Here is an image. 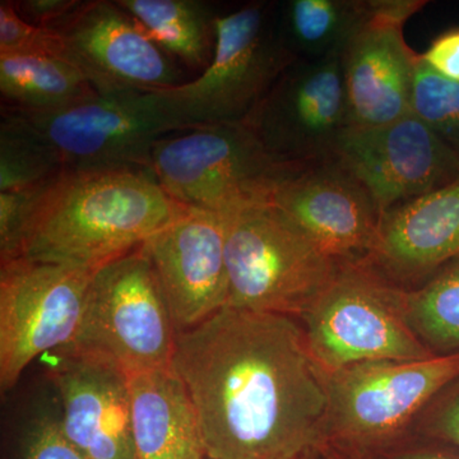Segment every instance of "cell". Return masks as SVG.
Returning a JSON list of instances; mask_svg holds the SVG:
<instances>
[{
	"label": "cell",
	"mask_w": 459,
	"mask_h": 459,
	"mask_svg": "<svg viewBox=\"0 0 459 459\" xmlns=\"http://www.w3.org/2000/svg\"><path fill=\"white\" fill-rule=\"evenodd\" d=\"M174 369L208 459H300L325 444V370L298 319L225 307L178 334Z\"/></svg>",
	"instance_id": "1"
},
{
	"label": "cell",
	"mask_w": 459,
	"mask_h": 459,
	"mask_svg": "<svg viewBox=\"0 0 459 459\" xmlns=\"http://www.w3.org/2000/svg\"><path fill=\"white\" fill-rule=\"evenodd\" d=\"M181 208L150 170H62L29 193L9 259L99 270L138 249Z\"/></svg>",
	"instance_id": "2"
},
{
	"label": "cell",
	"mask_w": 459,
	"mask_h": 459,
	"mask_svg": "<svg viewBox=\"0 0 459 459\" xmlns=\"http://www.w3.org/2000/svg\"><path fill=\"white\" fill-rule=\"evenodd\" d=\"M301 166L271 155L246 123H231L160 138L150 170L178 204L229 217L273 202L280 186Z\"/></svg>",
	"instance_id": "3"
},
{
	"label": "cell",
	"mask_w": 459,
	"mask_h": 459,
	"mask_svg": "<svg viewBox=\"0 0 459 459\" xmlns=\"http://www.w3.org/2000/svg\"><path fill=\"white\" fill-rule=\"evenodd\" d=\"M223 219L226 307L299 319L333 280L338 262L273 202Z\"/></svg>",
	"instance_id": "4"
},
{
	"label": "cell",
	"mask_w": 459,
	"mask_h": 459,
	"mask_svg": "<svg viewBox=\"0 0 459 459\" xmlns=\"http://www.w3.org/2000/svg\"><path fill=\"white\" fill-rule=\"evenodd\" d=\"M294 62L277 29V3H247L217 16L216 49L204 74L156 93L178 131L244 123Z\"/></svg>",
	"instance_id": "5"
},
{
	"label": "cell",
	"mask_w": 459,
	"mask_h": 459,
	"mask_svg": "<svg viewBox=\"0 0 459 459\" xmlns=\"http://www.w3.org/2000/svg\"><path fill=\"white\" fill-rule=\"evenodd\" d=\"M404 294L367 259L338 262L327 289L298 319L316 364L333 371L362 361L434 356L410 325Z\"/></svg>",
	"instance_id": "6"
},
{
	"label": "cell",
	"mask_w": 459,
	"mask_h": 459,
	"mask_svg": "<svg viewBox=\"0 0 459 459\" xmlns=\"http://www.w3.org/2000/svg\"><path fill=\"white\" fill-rule=\"evenodd\" d=\"M325 374V444L368 453L394 446L413 431L435 395L459 376V352L362 361Z\"/></svg>",
	"instance_id": "7"
},
{
	"label": "cell",
	"mask_w": 459,
	"mask_h": 459,
	"mask_svg": "<svg viewBox=\"0 0 459 459\" xmlns=\"http://www.w3.org/2000/svg\"><path fill=\"white\" fill-rule=\"evenodd\" d=\"M178 331L142 246L96 271L80 331L68 351L113 362L124 373L174 367Z\"/></svg>",
	"instance_id": "8"
},
{
	"label": "cell",
	"mask_w": 459,
	"mask_h": 459,
	"mask_svg": "<svg viewBox=\"0 0 459 459\" xmlns=\"http://www.w3.org/2000/svg\"><path fill=\"white\" fill-rule=\"evenodd\" d=\"M2 111L16 117L56 157L62 170H150L156 142L179 132L156 92L95 93L56 110Z\"/></svg>",
	"instance_id": "9"
},
{
	"label": "cell",
	"mask_w": 459,
	"mask_h": 459,
	"mask_svg": "<svg viewBox=\"0 0 459 459\" xmlns=\"http://www.w3.org/2000/svg\"><path fill=\"white\" fill-rule=\"evenodd\" d=\"M96 271L14 258L0 262V386L9 391L38 356L80 331Z\"/></svg>",
	"instance_id": "10"
},
{
	"label": "cell",
	"mask_w": 459,
	"mask_h": 459,
	"mask_svg": "<svg viewBox=\"0 0 459 459\" xmlns=\"http://www.w3.org/2000/svg\"><path fill=\"white\" fill-rule=\"evenodd\" d=\"M51 30L62 42V59L80 69L100 95L160 92L189 81L117 2H80Z\"/></svg>",
	"instance_id": "11"
},
{
	"label": "cell",
	"mask_w": 459,
	"mask_h": 459,
	"mask_svg": "<svg viewBox=\"0 0 459 459\" xmlns=\"http://www.w3.org/2000/svg\"><path fill=\"white\" fill-rule=\"evenodd\" d=\"M244 123L286 164L333 156L338 138L351 126L341 56L296 60Z\"/></svg>",
	"instance_id": "12"
},
{
	"label": "cell",
	"mask_w": 459,
	"mask_h": 459,
	"mask_svg": "<svg viewBox=\"0 0 459 459\" xmlns=\"http://www.w3.org/2000/svg\"><path fill=\"white\" fill-rule=\"evenodd\" d=\"M336 157L374 198L380 212L459 179V161L418 115L374 126H349Z\"/></svg>",
	"instance_id": "13"
},
{
	"label": "cell",
	"mask_w": 459,
	"mask_h": 459,
	"mask_svg": "<svg viewBox=\"0 0 459 459\" xmlns=\"http://www.w3.org/2000/svg\"><path fill=\"white\" fill-rule=\"evenodd\" d=\"M178 334L197 327L228 305L225 219L183 207L142 244Z\"/></svg>",
	"instance_id": "14"
},
{
	"label": "cell",
	"mask_w": 459,
	"mask_h": 459,
	"mask_svg": "<svg viewBox=\"0 0 459 459\" xmlns=\"http://www.w3.org/2000/svg\"><path fill=\"white\" fill-rule=\"evenodd\" d=\"M427 4L374 0L373 18L341 56L351 126H380L411 113L420 54L407 44L404 25Z\"/></svg>",
	"instance_id": "15"
},
{
	"label": "cell",
	"mask_w": 459,
	"mask_h": 459,
	"mask_svg": "<svg viewBox=\"0 0 459 459\" xmlns=\"http://www.w3.org/2000/svg\"><path fill=\"white\" fill-rule=\"evenodd\" d=\"M273 204L334 261L368 258L376 247L383 214L336 157L301 166L277 190Z\"/></svg>",
	"instance_id": "16"
},
{
	"label": "cell",
	"mask_w": 459,
	"mask_h": 459,
	"mask_svg": "<svg viewBox=\"0 0 459 459\" xmlns=\"http://www.w3.org/2000/svg\"><path fill=\"white\" fill-rule=\"evenodd\" d=\"M50 377L62 403L60 422L87 459H137L126 374L113 362L57 350Z\"/></svg>",
	"instance_id": "17"
},
{
	"label": "cell",
	"mask_w": 459,
	"mask_h": 459,
	"mask_svg": "<svg viewBox=\"0 0 459 459\" xmlns=\"http://www.w3.org/2000/svg\"><path fill=\"white\" fill-rule=\"evenodd\" d=\"M367 262L402 289H415L459 259V179L386 211Z\"/></svg>",
	"instance_id": "18"
},
{
	"label": "cell",
	"mask_w": 459,
	"mask_h": 459,
	"mask_svg": "<svg viewBox=\"0 0 459 459\" xmlns=\"http://www.w3.org/2000/svg\"><path fill=\"white\" fill-rule=\"evenodd\" d=\"M126 379L137 459H204L197 412L174 367Z\"/></svg>",
	"instance_id": "19"
},
{
	"label": "cell",
	"mask_w": 459,
	"mask_h": 459,
	"mask_svg": "<svg viewBox=\"0 0 459 459\" xmlns=\"http://www.w3.org/2000/svg\"><path fill=\"white\" fill-rule=\"evenodd\" d=\"M374 16V0H287L277 3V29L299 59L342 56Z\"/></svg>",
	"instance_id": "20"
},
{
	"label": "cell",
	"mask_w": 459,
	"mask_h": 459,
	"mask_svg": "<svg viewBox=\"0 0 459 459\" xmlns=\"http://www.w3.org/2000/svg\"><path fill=\"white\" fill-rule=\"evenodd\" d=\"M153 41L195 74L210 66L216 49L213 5L199 0H117Z\"/></svg>",
	"instance_id": "21"
},
{
	"label": "cell",
	"mask_w": 459,
	"mask_h": 459,
	"mask_svg": "<svg viewBox=\"0 0 459 459\" xmlns=\"http://www.w3.org/2000/svg\"><path fill=\"white\" fill-rule=\"evenodd\" d=\"M3 108L49 111L95 95L80 69L62 59L35 54H0Z\"/></svg>",
	"instance_id": "22"
},
{
	"label": "cell",
	"mask_w": 459,
	"mask_h": 459,
	"mask_svg": "<svg viewBox=\"0 0 459 459\" xmlns=\"http://www.w3.org/2000/svg\"><path fill=\"white\" fill-rule=\"evenodd\" d=\"M404 307L413 331L434 355L459 352V259L406 290Z\"/></svg>",
	"instance_id": "23"
},
{
	"label": "cell",
	"mask_w": 459,
	"mask_h": 459,
	"mask_svg": "<svg viewBox=\"0 0 459 459\" xmlns=\"http://www.w3.org/2000/svg\"><path fill=\"white\" fill-rule=\"evenodd\" d=\"M62 168L38 138L13 115L0 120V192H30Z\"/></svg>",
	"instance_id": "24"
},
{
	"label": "cell",
	"mask_w": 459,
	"mask_h": 459,
	"mask_svg": "<svg viewBox=\"0 0 459 459\" xmlns=\"http://www.w3.org/2000/svg\"><path fill=\"white\" fill-rule=\"evenodd\" d=\"M411 111L418 115L459 161V83L433 71L420 56Z\"/></svg>",
	"instance_id": "25"
},
{
	"label": "cell",
	"mask_w": 459,
	"mask_h": 459,
	"mask_svg": "<svg viewBox=\"0 0 459 459\" xmlns=\"http://www.w3.org/2000/svg\"><path fill=\"white\" fill-rule=\"evenodd\" d=\"M0 54L62 57V42L51 29L33 26L18 14L13 2H0Z\"/></svg>",
	"instance_id": "26"
},
{
	"label": "cell",
	"mask_w": 459,
	"mask_h": 459,
	"mask_svg": "<svg viewBox=\"0 0 459 459\" xmlns=\"http://www.w3.org/2000/svg\"><path fill=\"white\" fill-rule=\"evenodd\" d=\"M413 431L459 449V376L435 395Z\"/></svg>",
	"instance_id": "27"
},
{
	"label": "cell",
	"mask_w": 459,
	"mask_h": 459,
	"mask_svg": "<svg viewBox=\"0 0 459 459\" xmlns=\"http://www.w3.org/2000/svg\"><path fill=\"white\" fill-rule=\"evenodd\" d=\"M23 459H87L69 439L60 418L41 416L27 433Z\"/></svg>",
	"instance_id": "28"
},
{
	"label": "cell",
	"mask_w": 459,
	"mask_h": 459,
	"mask_svg": "<svg viewBox=\"0 0 459 459\" xmlns=\"http://www.w3.org/2000/svg\"><path fill=\"white\" fill-rule=\"evenodd\" d=\"M420 56L437 74L459 83V27L437 35L428 50Z\"/></svg>",
	"instance_id": "29"
},
{
	"label": "cell",
	"mask_w": 459,
	"mask_h": 459,
	"mask_svg": "<svg viewBox=\"0 0 459 459\" xmlns=\"http://www.w3.org/2000/svg\"><path fill=\"white\" fill-rule=\"evenodd\" d=\"M81 0H20L14 8L26 22L33 26L51 29L65 20Z\"/></svg>",
	"instance_id": "30"
},
{
	"label": "cell",
	"mask_w": 459,
	"mask_h": 459,
	"mask_svg": "<svg viewBox=\"0 0 459 459\" xmlns=\"http://www.w3.org/2000/svg\"><path fill=\"white\" fill-rule=\"evenodd\" d=\"M430 444L418 446H406L389 453L386 459H459L457 452L453 451L448 444L430 440Z\"/></svg>",
	"instance_id": "31"
},
{
	"label": "cell",
	"mask_w": 459,
	"mask_h": 459,
	"mask_svg": "<svg viewBox=\"0 0 459 459\" xmlns=\"http://www.w3.org/2000/svg\"><path fill=\"white\" fill-rule=\"evenodd\" d=\"M319 451L322 453L323 459H362V453L338 448L331 444L320 446Z\"/></svg>",
	"instance_id": "32"
},
{
	"label": "cell",
	"mask_w": 459,
	"mask_h": 459,
	"mask_svg": "<svg viewBox=\"0 0 459 459\" xmlns=\"http://www.w3.org/2000/svg\"><path fill=\"white\" fill-rule=\"evenodd\" d=\"M300 459H323V457L319 449H316V451L307 453V455H303Z\"/></svg>",
	"instance_id": "33"
},
{
	"label": "cell",
	"mask_w": 459,
	"mask_h": 459,
	"mask_svg": "<svg viewBox=\"0 0 459 459\" xmlns=\"http://www.w3.org/2000/svg\"><path fill=\"white\" fill-rule=\"evenodd\" d=\"M204 459H208V458H204Z\"/></svg>",
	"instance_id": "34"
}]
</instances>
